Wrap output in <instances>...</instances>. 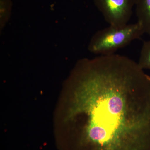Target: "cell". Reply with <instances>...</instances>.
Here are the masks:
<instances>
[{
    "label": "cell",
    "mask_w": 150,
    "mask_h": 150,
    "mask_svg": "<svg viewBox=\"0 0 150 150\" xmlns=\"http://www.w3.org/2000/svg\"><path fill=\"white\" fill-rule=\"evenodd\" d=\"M135 7L137 22L144 33L150 35V0H136Z\"/></svg>",
    "instance_id": "4"
},
{
    "label": "cell",
    "mask_w": 150,
    "mask_h": 150,
    "mask_svg": "<svg viewBox=\"0 0 150 150\" xmlns=\"http://www.w3.org/2000/svg\"><path fill=\"white\" fill-rule=\"evenodd\" d=\"M137 63L143 69L150 70V40L143 43Z\"/></svg>",
    "instance_id": "5"
},
{
    "label": "cell",
    "mask_w": 150,
    "mask_h": 150,
    "mask_svg": "<svg viewBox=\"0 0 150 150\" xmlns=\"http://www.w3.org/2000/svg\"><path fill=\"white\" fill-rule=\"evenodd\" d=\"M95 5L109 25L125 26L133 14L136 0H93Z\"/></svg>",
    "instance_id": "3"
},
{
    "label": "cell",
    "mask_w": 150,
    "mask_h": 150,
    "mask_svg": "<svg viewBox=\"0 0 150 150\" xmlns=\"http://www.w3.org/2000/svg\"><path fill=\"white\" fill-rule=\"evenodd\" d=\"M11 0H0V23L1 30L4 27L9 19L11 13Z\"/></svg>",
    "instance_id": "6"
},
{
    "label": "cell",
    "mask_w": 150,
    "mask_h": 150,
    "mask_svg": "<svg viewBox=\"0 0 150 150\" xmlns=\"http://www.w3.org/2000/svg\"><path fill=\"white\" fill-rule=\"evenodd\" d=\"M144 33L143 28L138 22L120 27L109 25L93 35L88 49L92 54L99 56L112 55Z\"/></svg>",
    "instance_id": "2"
},
{
    "label": "cell",
    "mask_w": 150,
    "mask_h": 150,
    "mask_svg": "<svg viewBox=\"0 0 150 150\" xmlns=\"http://www.w3.org/2000/svg\"><path fill=\"white\" fill-rule=\"evenodd\" d=\"M68 83L70 150H150V76L137 62L82 59Z\"/></svg>",
    "instance_id": "1"
}]
</instances>
